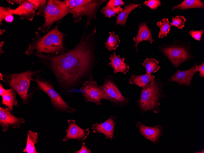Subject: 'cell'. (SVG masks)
<instances>
[{
  "label": "cell",
  "mask_w": 204,
  "mask_h": 153,
  "mask_svg": "<svg viewBox=\"0 0 204 153\" xmlns=\"http://www.w3.org/2000/svg\"><path fill=\"white\" fill-rule=\"evenodd\" d=\"M95 28L92 33L85 32L79 43L72 49L57 55L35 54L50 69L58 82L69 86L87 72L93 61V42Z\"/></svg>",
  "instance_id": "obj_1"
},
{
  "label": "cell",
  "mask_w": 204,
  "mask_h": 153,
  "mask_svg": "<svg viewBox=\"0 0 204 153\" xmlns=\"http://www.w3.org/2000/svg\"><path fill=\"white\" fill-rule=\"evenodd\" d=\"M58 23L43 35L35 32V35L25 52L28 56L43 53L57 55L65 52L64 38L65 35L59 30Z\"/></svg>",
  "instance_id": "obj_2"
},
{
  "label": "cell",
  "mask_w": 204,
  "mask_h": 153,
  "mask_svg": "<svg viewBox=\"0 0 204 153\" xmlns=\"http://www.w3.org/2000/svg\"><path fill=\"white\" fill-rule=\"evenodd\" d=\"M70 10L67 5L65 0H49L45 8L38 11L37 16H43L45 20L38 30L43 33H47L55 22L59 23L67 15L70 13Z\"/></svg>",
  "instance_id": "obj_3"
},
{
  "label": "cell",
  "mask_w": 204,
  "mask_h": 153,
  "mask_svg": "<svg viewBox=\"0 0 204 153\" xmlns=\"http://www.w3.org/2000/svg\"><path fill=\"white\" fill-rule=\"evenodd\" d=\"M67 6L74 18L75 24L81 21L84 16L87 18L86 28L94 18L95 19L99 8L104 0H65Z\"/></svg>",
  "instance_id": "obj_4"
},
{
  "label": "cell",
  "mask_w": 204,
  "mask_h": 153,
  "mask_svg": "<svg viewBox=\"0 0 204 153\" xmlns=\"http://www.w3.org/2000/svg\"><path fill=\"white\" fill-rule=\"evenodd\" d=\"M41 71V70H28L19 73L4 74L3 80L18 94L24 104H27L29 102L28 91L31 81L33 77Z\"/></svg>",
  "instance_id": "obj_5"
},
{
  "label": "cell",
  "mask_w": 204,
  "mask_h": 153,
  "mask_svg": "<svg viewBox=\"0 0 204 153\" xmlns=\"http://www.w3.org/2000/svg\"><path fill=\"white\" fill-rule=\"evenodd\" d=\"M165 96L161 85L154 79L143 87L140 97L137 101L140 111L144 112L151 110L157 113L159 111V100Z\"/></svg>",
  "instance_id": "obj_6"
},
{
  "label": "cell",
  "mask_w": 204,
  "mask_h": 153,
  "mask_svg": "<svg viewBox=\"0 0 204 153\" xmlns=\"http://www.w3.org/2000/svg\"><path fill=\"white\" fill-rule=\"evenodd\" d=\"M32 81L36 82L38 89L42 91L50 98L51 102L55 108L62 112H72L75 111L64 100L60 94L55 89L53 85L49 82L37 77Z\"/></svg>",
  "instance_id": "obj_7"
},
{
  "label": "cell",
  "mask_w": 204,
  "mask_h": 153,
  "mask_svg": "<svg viewBox=\"0 0 204 153\" xmlns=\"http://www.w3.org/2000/svg\"><path fill=\"white\" fill-rule=\"evenodd\" d=\"M81 90L86 102L100 105L102 99L106 100L100 86L93 79L84 83Z\"/></svg>",
  "instance_id": "obj_8"
},
{
  "label": "cell",
  "mask_w": 204,
  "mask_h": 153,
  "mask_svg": "<svg viewBox=\"0 0 204 153\" xmlns=\"http://www.w3.org/2000/svg\"><path fill=\"white\" fill-rule=\"evenodd\" d=\"M162 51L173 64L177 67L190 57L188 51L183 47L173 46L166 47L163 49Z\"/></svg>",
  "instance_id": "obj_9"
},
{
  "label": "cell",
  "mask_w": 204,
  "mask_h": 153,
  "mask_svg": "<svg viewBox=\"0 0 204 153\" xmlns=\"http://www.w3.org/2000/svg\"><path fill=\"white\" fill-rule=\"evenodd\" d=\"M8 107H0V125L2 131L5 132L10 127L19 128L21 124L25 122L23 118H19L13 115Z\"/></svg>",
  "instance_id": "obj_10"
},
{
  "label": "cell",
  "mask_w": 204,
  "mask_h": 153,
  "mask_svg": "<svg viewBox=\"0 0 204 153\" xmlns=\"http://www.w3.org/2000/svg\"><path fill=\"white\" fill-rule=\"evenodd\" d=\"M136 127L142 136L145 137L147 140H150L154 144L159 142L161 137L163 134V128L160 125L149 127L139 122L136 125Z\"/></svg>",
  "instance_id": "obj_11"
},
{
  "label": "cell",
  "mask_w": 204,
  "mask_h": 153,
  "mask_svg": "<svg viewBox=\"0 0 204 153\" xmlns=\"http://www.w3.org/2000/svg\"><path fill=\"white\" fill-rule=\"evenodd\" d=\"M100 87L107 100L114 103L127 102V98L122 95L112 81H105Z\"/></svg>",
  "instance_id": "obj_12"
},
{
  "label": "cell",
  "mask_w": 204,
  "mask_h": 153,
  "mask_svg": "<svg viewBox=\"0 0 204 153\" xmlns=\"http://www.w3.org/2000/svg\"><path fill=\"white\" fill-rule=\"evenodd\" d=\"M68 129L66 130V135L63 138V140L66 141L70 139H76L82 141L85 140L89 134V129H83L79 127L74 120H67Z\"/></svg>",
  "instance_id": "obj_13"
},
{
  "label": "cell",
  "mask_w": 204,
  "mask_h": 153,
  "mask_svg": "<svg viewBox=\"0 0 204 153\" xmlns=\"http://www.w3.org/2000/svg\"><path fill=\"white\" fill-rule=\"evenodd\" d=\"M117 118L111 115L109 118L101 123H96L92 125V129L94 133L103 134L107 139L111 140L115 138L114 134Z\"/></svg>",
  "instance_id": "obj_14"
},
{
  "label": "cell",
  "mask_w": 204,
  "mask_h": 153,
  "mask_svg": "<svg viewBox=\"0 0 204 153\" xmlns=\"http://www.w3.org/2000/svg\"><path fill=\"white\" fill-rule=\"evenodd\" d=\"M199 65L197 62L190 69L185 71L179 70L173 75L168 82H177L178 84L190 86L191 81L194 74L199 71Z\"/></svg>",
  "instance_id": "obj_15"
},
{
  "label": "cell",
  "mask_w": 204,
  "mask_h": 153,
  "mask_svg": "<svg viewBox=\"0 0 204 153\" xmlns=\"http://www.w3.org/2000/svg\"><path fill=\"white\" fill-rule=\"evenodd\" d=\"M36 9L35 6L27 0L24 1L15 9H13L11 14L19 16L20 19L32 20L36 15Z\"/></svg>",
  "instance_id": "obj_16"
},
{
  "label": "cell",
  "mask_w": 204,
  "mask_h": 153,
  "mask_svg": "<svg viewBox=\"0 0 204 153\" xmlns=\"http://www.w3.org/2000/svg\"><path fill=\"white\" fill-rule=\"evenodd\" d=\"M138 33L135 37H133L135 44L133 47L136 48V53L138 51V45L141 42L144 41H148L151 44L154 42L152 38L151 30L146 24V21L144 23H140L139 24Z\"/></svg>",
  "instance_id": "obj_17"
},
{
  "label": "cell",
  "mask_w": 204,
  "mask_h": 153,
  "mask_svg": "<svg viewBox=\"0 0 204 153\" xmlns=\"http://www.w3.org/2000/svg\"><path fill=\"white\" fill-rule=\"evenodd\" d=\"M120 56L114 52L109 57L110 61L109 64L113 68L115 73L121 72L125 74L129 72V66L125 62V58Z\"/></svg>",
  "instance_id": "obj_18"
},
{
  "label": "cell",
  "mask_w": 204,
  "mask_h": 153,
  "mask_svg": "<svg viewBox=\"0 0 204 153\" xmlns=\"http://www.w3.org/2000/svg\"><path fill=\"white\" fill-rule=\"evenodd\" d=\"M141 5V4L129 3V5L126 6L118 14L115 25H120L124 27L129 14L133 9Z\"/></svg>",
  "instance_id": "obj_19"
},
{
  "label": "cell",
  "mask_w": 204,
  "mask_h": 153,
  "mask_svg": "<svg viewBox=\"0 0 204 153\" xmlns=\"http://www.w3.org/2000/svg\"><path fill=\"white\" fill-rule=\"evenodd\" d=\"M16 93L14 90L11 88L7 89L6 92L1 96L2 104L7 107L11 112H13V105L18 106Z\"/></svg>",
  "instance_id": "obj_20"
},
{
  "label": "cell",
  "mask_w": 204,
  "mask_h": 153,
  "mask_svg": "<svg viewBox=\"0 0 204 153\" xmlns=\"http://www.w3.org/2000/svg\"><path fill=\"white\" fill-rule=\"evenodd\" d=\"M155 78V76L151 74H146L140 75H133L129 79V81L131 84H135L143 87L148 85Z\"/></svg>",
  "instance_id": "obj_21"
},
{
  "label": "cell",
  "mask_w": 204,
  "mask_h": 153,
  "mask_svg": "<svg viewBox=\"0 0 204 153\" xmlns=\"http://www.w3.org/2000/svg\"><path fill=\"white\" fill-rule=\"evenodd\" d=\"M27 140L25 148L23 150L24 152L27 153H38L35 146L38 143V134L36 132L28 130L27 131Z\"/></svg>",
  "instance_id": "obj_22"
},
{
  "label": "cell",
  "mask_w": 204,
  "mask_h": 153,
  "mask_svg": "<svg viewBox=\"0 0 204 153\" xmlns=\"http://www.w3.org/2000/svg\"><path fill=\"white\" fill-rule=\"evenodd\" d=\"M204 8V3L200 0H185L181 3L174 6L171 11L175 9H186L191 8Z\"/></svg>",
  "instance_id": "obj_23"
},
{
  "label": "cell",
  "mask_w": 204,
  "mask_h": 153,
  "mask_svg": "<svg viewBox=\"0 0 204 153\" xmlns=\"http://www.w3.org/2000/svg\"><path fill=\"white\" fill-rule=\"evenodd\" d=\"M159 62L155 59L151 58H147L142 64L143 66L146 68L147 74H151L157 72L160 67L158 66Z\"/></svg>",
  "instance_id": "obj_24"
},
{
  "label": "cell",
  "mask_w": 204,
  "mask_h": 153,
  "mask_svg": "<svg viewBox=\"0 0 204 153\" xmlns=\"http://www.w3.org/2000/svg\"><path fill=\"white\" fill-rule=\"evenodd\" d=\"M109 36L107 41L104 42L105 47L110 51L115 50L118 46L120 40L117 35L114 31L109 32Z\"/></svg>",
  "instance_id": "obj_25"
},
{
  "label": "cell",
  "mask_w": 204,
  "mask_h": 153,
  "mask_svg": "<svg viewBox=\"0 0 204 153\" xmlns=\"http://www.w3.org/2000/svg\"><path fill=\"white\" fill-rule=\"evenodd\" d=\"M168 19L165 18L158 22L156 24L160 28L158 38H162L166 36L170 30L171 26Z\"/></svg>",
  "instance_id": "obj_26"
},
{
  "label": "cell",
  "mask_w": 204,
  "mask_h": 153,
  "mask_svg": "<svg viewBox=\"0 0 204 153\" xmlns=\"http://www.w3.org/2000/svg\"><path fill=\"white\" fill-rule=\"evenodd\" d=\"M122 10L123 8L120 6L112 7L106 5L105 7L103 8L101 12L105 17L110 18L111 16H115L116 14H118Z\"/></svg>",
  "instance_id": "obj_27"
},
{
  "label": "cell",
  "mask_w": 204,
  "mask_h": 153,
  "mask_svg": "<svg viewBox=\"0 0 204 153\" xmlns=\"http://www.w3.org/2000/svg\"><path fill=\"white\" fill-rule=\"evenodd\" d=\"M172 22L170 23L171 26H174L179 29H182L184 27V24L186 21V18L182 16H177L173 17Z\"/></svg>",
  "instance_id": "obj_28"
},
{
  "label": "cell",
  "mask_w": 204,
  "mask_h": 153,
  "mask_svg": "<svg viewBox=\"0 0 204 153\" xmlns=\"http://www.w3.org/2000/svg\"><path fill=\"white\" fill-rule=\"evenodd\" d=\"M13 9H11L8 7L0 6V24H2V21L5 17L11 13Z\"/></svg>",
  "instance_id": "obj_29"
},
{
  "label": "cell",
  "mask_w": 204,
  "mask_h": 153,
  "mask_svg": "<svg viewBox=\"0 0 204 153\" xmlns=\"http://www.w3.org/2000/svg\"><path fill=\"white\" fill-rule=\"evenodd\" d=\"M32 4L37 10H41L44 9L46 5L47 1L46 0H27Z\"/></svg>",
  "instance_id": "obj_30"
},
{
  "label": "cell",
  "mask_w": 204,
  "mask_h": 153,
  "mask_svg": "<svg viewBox=\"0 0 204 153\" xmlns=\"http://www.w3.org/2000/svg\"><path fill=\"white\" fill-rule=\"evenodd\" d=\"M144 3L153 10L157 9V7L161 5L159 0H149L145 1Z\"/></svg>",
  "instance_id": "obj_31"
},
{
  "label": "cell",
  "mask_w": 204,
  "mask_h": 153,
  "mask_svg": "<svg viewBox=\"0 0 204 153\" xmlns=\"http://www.w3.org/2000/svg\"><path fill=\"white\" fill-rule=\"evenodd\" d=\"M203 32L204 31L202 29L199 31H194L193 30L189 31V34L195 39L198 41H199L201 38Z\"/></svg>",
  "instance_id": "obj_32"
},
{
  "label": "cell",
  "mask_w": 204,
  "mask_h": 153,
  "mask_svg": "<svg viewBox=\"0 0 204 153\" xmlns=\"http://www.w3.org/2000/svg\"><path fill=\"white\" fill-rule=\"evenodd\" d=\"M124 5V2L122 0H110L106 5H107L112 7H116Z\"/></svg>",
  "instance_id": "obj_33"
},
{
  "label": "cell",
  "mask_w": 204,
  "mask_h": 153,
  "mask_svg": "<svg viewBox=\"0 0 204 153\" xmlns=\"http://www.w3.org/2000/svg\"><path fill=\"white\" fill-rule=\"evenodd\" d=\"M85 144L84 142L83 143L81 148L78 151H75V153H91V151L86 147Z\"/></svg>",
  "instance_id": "obj_34"
},
{
  "label": "cell",
  "mask_w": 204,
  "mask_h": 153,
  "mask_svg": "<svg viewBox=\"0 0 204 153\" xmlns=\"http://www.w3.org/2000/svg\"><path fill=\"white\" fill-rule=\"evenodd\" d=\"M199 71V76L203 78L204 77V63L203 62L202 64L199 65L198 67Z\"/></svg>",
  "instance_id": "obj_35"
},
{
  "label": "cell",
  "mask_w": 204,
  "mask_h": 153,
  "mask_svg": "<svg viewBox=\"0 0 204 153\" xmlns=\"http://www.w3.org/2000/svg\"><path fill=\"white\" fill-rule=\"evenodd\" d=\"M14 19V16L12 14H9L5 18V20L7 22H12Z\"/></svg>",
  "instance_id": "obj_36"
},
{
  "label": "cell",
  "mask_w": 204,
  "mask_h": 153,
  "mask_svg": "<svg viewBox=\"0 0 204 153\" xmlns=\"http://www.w3.org/2000/svg\"><path fill=\"white\" fill-rule=\"evenodd\" d=\"M7 1L9 3L13 4H20L22 3L24 0H7Z\"/></svg>",
  "instance_id": "obj_37"
},
{
  "label": "cell",
  "mask_w": 204,
  "mask_h": 153,
  "mask_svg": "<svg viewBox=\"0 0 204 153\" xmlns=\"http://www.w3.org/2000/svg\"><path fill=\"white\" fill-rule=\"evenodd\" d=\"M7 89H5L2 86V85L0 83V95L2 96L3 94L6 93Z\"/></svg>",
  "instance_id": "obj_38"
},
{
  "label": "cell",
  "mask_w": 204,
  "mask_h": 153,
  "mask_svg": "<svg viewBox=\"0 0 204 153\" xmlns=\"http://www.w3.org/2000/svg\"><path fill=\"white\" fill-rule=\"evenodd\" d=\"M5 43V42L3 41H2L0 42V54H1V53H4V51L2 50V47L3 46V44Z\"/></svg>",
  "instance_id": "obj_39"
},
{
  "label": "cell",
  "mask_w": 204,
  "mask_h": 153,
  "mask_svg": "<svg viewBox=\"0 0 204 153\" xmlns=\"http://www.w3.org/2000/svg\"><path fill=\"white\" fill-rule=\"evenodd\" d=\"M6 32V31L5 29L1 30L0 29V35H2L4 33Z\"/></svg>",
  "instance_id": "obj_40"
},
{
  "label": "cell",
  "mask_w": 204,
  "mask_h": 153,
  "mask_svg": "<svg viewBox=\"0 0 204 153\" xmlns=\"http://www.w3.org/2000/svg\"><path fill=\"white\" fill-rule=\"evenodd\" d=\"M0 80H3V75L1 73H0Z\"/></svg>",
  "instance_id": "obj_41"
},
{
  "label": "cell",
  "mask_w": 204,
  "mask_h": 153,
  "mask_svg": "<svg viewBox=\"0 0 204 153\" xmlns=\"http://www.w3.org/2000/svg\"><path fill=\"white\" fill-rule=\"evenodd\" d=\"M195 153H204V150H203L201 152L197 151V152H196Z\"/></svg>",
  "instance_id": "obj_42"
}]
</instances>
